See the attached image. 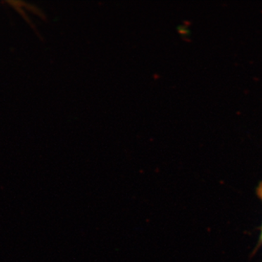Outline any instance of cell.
Listing matches in <instances>:
<instances>
[{
	"instance_id": "cell-1",
	"label": "cell",
	"mask_w": 262,
	"mask_h": 262,
	"mask_svg": "<svg viewBox=\"0 0 262 262\" xmlns=\"http://www.w3.org/2000/svg\"><path fill=\"white\" fill-rule=\"evenodd\" d=\"M260 193H261V198H262V187H261V191H260Z\"/></svg>"
}]
</instances>
